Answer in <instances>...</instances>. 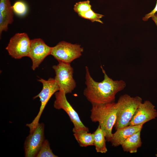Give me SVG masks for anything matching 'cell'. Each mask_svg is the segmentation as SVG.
Segmentation results:
<instances>
[{"mask_svg":"<svg viewBox=\"0 0 157 157\" xmlns=\"http://www.w3.org/2000/svg\"><path fill=\"white\" fill-rule=\"evenodd\" d=\"M93 134L94 145L96 151L103 154L106 153L107 151L106 140L104 132L99 125Z\"/></svg>","mask_w":157,"mask_h":157,"instance_id":"obj_15","label":"cell"},{"mask_svg":"<svg viewBox=\"0 0 157 157\" xmlns=\"http://www.w3.org/2000/svg\"><path fill=\"white\" fill-rule=\"evenodd\" d=\"M38 81L42 83V89L39 94L33 97V99L38 97L40 98L41 106L38 113L33 120L31 123L26 125L29 128L30 133L34 130L38 124L42 114L49 100L53 94L60 89L55 78H50L47 80L40 78L38 80Z\"/></svg>","mask_w":157,"mask_h":157,"instance_id":"obj_5","label":"cell"},{"mask_svg":"<svg viewBox=\"0 0 157 157\" xmlns=\"http://www.w3.org/2000/svg\"><path fill=\"white\" fill-rule=\"evenodd\" d=\"M101 68L104 79L100 82L94 81L92 77L88 67H85V84L83 94L92 105L105 104L114 102L115 95L126 86L122 80H114L106 74L102 66Z\"/></svg>","mask_w":157,"mask_h":157,"instance_id":"obj_1","label":"cell"},{"mask_svg":"<svg viewBox=\"0 0 157 157\" xmlns=\"http://www.w3.org/2000/svg\"><path fill=\"white\" fill-rule=\"evenodd\" d=\"M157 117L155 106L149 101L146 100L139 105L129 125H144Z\"/></svg>","mask_w":157,"mask_h":157,"instance_id":"obj_11","label":"cell"},{"mask_svg":"<svg viewBox=\"0 0 157 157\" xmlns=\"http://www.w3.org/2000/svg\"><path fill=\"white\" fill-rule=\"evenodd\" d=\"M52 68L56 74L54 78L60 89H63L66 94L72 93L76 87V83L73 77L74 69L70 64L59 62Z\"/></svg>","mask_w":157,"mask_h":157,"instance_id":"obj_7","label":"cell"},{"mask_svg":"<svg viewBox=\"0 0 157 157\" xmlns=\"http://www.w3.org/2000/svg\"><path fill=\"white\" fill-rule=\"evenodd\" d=\"M157 12V0L155 7L150 12L145 15L142 18L144 21H147L150 17H151Z\"/></svg>","mask_w":157,"mask_h":157,"instance_id":"obj_21","label":"cell"},{"mask_svg":"<svg viewBox=\"0 0 157 157\" xmlns=\"http://www.w3.org/2000/svg\"><path fill=\"white\" fill-rule=\"evenodd\" d=\"M143 125H129L118 129L116 132L113 134L110 141L112 145L114 147L121 145L131 135L141 130Z\"/></svg>","mask_w":157,"mask_h":157,"instance_id":"obj_12","label":"cell"},{"mask_svg":"<svg viewBox=\"0 0 157 157\" xmlns=\"http://www.w3.org/2000/svg\"><path fill=\"white\" fill-rule=\"evenodd\" d=\"M53 47H50L41 39L31 40V47L28 57L32 62V68L34 70L47 56L51 55Z\"/></svg>","mask_w":157,"mask_h":157,"instance_id":"obj_10","label":"cell"},{"mask_svg":"<svg viewBox=\"0 0 157 157\" xmlns=\"http://www.w3.org/2000/svg\"><path fill=\"white\" fill-rule=\"evenodd\" d=\"M83 51L80 45L62 41L52 47L51 55L59 62L70 64L79 58Z\"/></svg>","mask_w":157,"mask_h":157,"instance_id":"obj_6","label":"cell"},{"mask_svg":"<svg viewBox=\"0 0 157 157\" xmlns=\"http://www.w3.org/2000/svg\"><path fill=\"white\" fill-rule=\"evenodd\" d=\"M31 44V40L27 33H17L11 38L6 49L12 58L19 59L28 56Z\"/></svg>","mask_w":157,"mask_h":157,"instance_id":"obj_8","label":"cell"},{"mask_svg":"<svg viewBox=\"0 0 157 157\" xmlns=\"http://www.w3.org/2000/svg\"><path fill=\"white\" fill-rule=\"evenodd\" d=\"M142 99L137 96L131 97L125 94L121 95L116 102L117 117L114 127L118 128L129 125Z\"/></svg>","mask_w":157,"mask_h":157,"instance_id":"obj_3","label":"cell"},{"mask_svg":"<svg viewBox=\"0 0 157 157\" xmlns=\"http://www.w3.org/2000/svg\"><path fill=\"white\" fill-rule=\"evenodd\" d=\"M139 131L127 139L121 144L124 151L131 153L137 152L138 149L142 144L140 137L141 131Z\"/></svg>","mask_w":157,"mask_h":157,"instance_id":"obj_14","label":"cell"},{"mask_svg":"<svg viewBox=\"0 0 157 157\" xmlns=\"http://www.w3.org/2000/svg\"><path fill=\"white\" fill-rule=\"evenodd\" d=\"M91 7L89 0L79 1L74 5V10L78 15L91 9Z\"/></svg>","mask_w":157,"mask_h":157,"instance_id":"obj_20","label":"cell"},{"mask_svg":"<svg viewBox=\"0 0 157 157\" xmlns=\"http://www.w3.org/2000/svg\"><path fill=\"white\" fill-rule=\"evenodd\" d=\"M44 131V124L38 123L34 130L30 133L24 143L25 157H36L45 140Z\"/></svg>","mask_w":157,"mask_h":157,"instance_id":"obj_9","label":"cell"},{"mask_svg":"<svg viewBox=\"0 0 157 157\" xmlns=\"http://www.w3.org/2000/svg\"><path fill=\"white\" fill-rule=\"evenodd\" d=\"M90 118L92 122H97L103 131L106 140L110 142L112 129L116 119V102L92 105Z\"/></svg>","mask_w":157,"mask_h":157,"instance_id":"obj_2","label":"cell"},{"mask_svg":"<svg viewBox=\"0 0 157 157\" xmlns=\"http://www.w3.org/2000/svg\"><path fill=\"white\" fill-rule=\"evenodd\" d=\"M151 17L157 26V14H155Z\"/></svg>","mask_w":157,"mask_h":157,"instance_id":"obj_22","label":"cell"},{"mask_svg":"<svg viewBox=\"0 0 157 157\" xmlns=\"http://www.w3.org/2000/svg\"><path fill=\"white\" fill-rule=\"evenodd\" d=\"M13 11L10 0H0V35L7 31L13 21Z\"/></svg>","mask_w":157,"mask_h":157,"instance_id":"obj_13","label":"cell"},{"mask_svg":"<svg viewBox=\"0 0 157 157\" xmlns=\"http://www.w3.org/2000/svg\"><path fill=\"white\" fill-rule=\"evenodd\" d=\"M78 15L80 17L89 20L93 22H97L103 24V22L100 20V19L104 17V15L95 13L92 9Z\"/></svg>","mask_w":157,"mask_h":157,"instance_id":"obj_19","label":"cell"},{"mask_svg":"<svg viewBox=\"0 0 157 157\" xmlns=\"http://www.w3.org/2000/svg\"><path fill=\"white\" fill-rule=\"evenodd\" d=\"M89 132L81 131L74 133V135L81 147L94 145V135Z\"/></svg>","mask_w":157,"mask_h":157,"instance_id":"obj_16","label":"cell"},{"mask_svg":"<svg viewBox=\"0 0 157 157\" xmlns=\"http://www.w3.org/2000/svg\"><path fill=\"white\" fill-rule=\"evenodd\" d=\"M13 12L20 16L24 15L27 13L28 6L24 1L19 0L16 1L12 6Z\"/></svg>","mask_w":157,"mask_h":157,"instance_id":"obj_18","label":"cell"},{"mask_svg":"<svg viewBox=\"0 0 157 157\" xmlns=\"http://www.w3.org/2000/svg\"><path fill=\"white\" fill-rule=\"evenodd\" d=\"M66 94L64 90L61 89L55 93L54 108L58 110L63 109L67 114L73 124L72 131L74 133L89 132L88 128L83 124L78 113L68 101Z\"/></svg>","mask_w":157,"mask_h":157,"instance_id":"obj_4","label":"cell"},{"mask_svg":"<svg viewBox=\"0 0 157 157\" xmlns=\"http://www.w3.org/2000/svg\"><path fill=\"white\" fill-rule=\"evenodd\" d=\"M36 157H57L51 149L49 143L47 140H45Z\"/></svg>","mask_w":157,"mask_h":157,"instance_id":"obj_17","label":"cell"}]
</instances>
